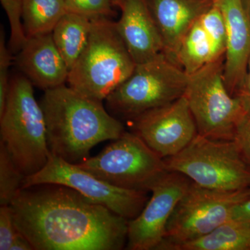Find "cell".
Listing matches in <instances>:
<instances>
[{
	"mask_svg": "<svg viewBox=\"0 0 250 250\" xmlns=\"http://www.w3.org/2000/svg\"><path fill=\"white\" fill-rule=\"evenodd\" d=\"M164 160L167 170L184 174L206 188L236 191L250 188V167L233 141L197 134L183 150Z\"/></svg>",
	"mask_w": 250,
	"mask_h": 250,
	"instance_id": "6",
	"label": "cell"
},
{
	"mask_svg": "<svg viewBox=\"0 0 250 250\" xmlns=\"http://www.w3.org/2000/svg\"><path fill=\"white\" fill-rule=\"evenodd\" d=\"M10 250H34L30 242L19 232L11 245Z\"/></svg>",
	"mask_w": 250,
	"mask_h": 250,
	"instance_id": "30",
	"label": "cell"
},
{
	"mask_svg": "<svg viewBox=\"0 0 250 250\" xmlns=\"http://www.w3.org/2000/svg\"><path fill=\"white\" fill-rule=\"evenodd\" d=\"M77 165L112 185L145 192L151 191L168 171L164 159L138 135L127 131L98 155Z\"/></svg>",
	"mask_w": 250,
	"mask_h": 250,
	"instance_id": "8",
	"label": "cell"
},
{
	"mask_svg": "<svg viewBox=\"0 0 250 250\" xmlns=\"http://www.w3.org/2000/svg\"><path fill=\"white\" fill-rule=\"evenodd\" d=\"M91 27V21L88 18L67 12L52 31L56 47L66 62L69 70L86 47Z\"/></svg>",
	"mask_w": 250,
	"mask_h": 250,
	"instance_id": "17",
	"label": "cell"
},
{
	"mask_svg": "<svg viewBox=\"0 0 250 250\" xmlns=\"http://www.w3.org/2000/svg\"><path fill=\"white\" fill-rule=\"evenodd\" d=\"M91 22L88 44L70 69L67 83L82 95L103 102L132 74L136 63L116 22L108 18Z\"/></svg>",
	"mask_w": 250,
	"mask_h": 250,
	"instance_id": "4",
	"label": "cell"
},
{
	"mask_svg": "<svg viewBox=\"0 0 250 250\" xmlns=\"http://www.w3.org/2000/svg\"><path fill=\"white\" fill-rule=\"evenodd\" d=\"M188 81L183 69L162 52L136 64L132 74L105 100L106 108L116 118L131 120L183 96Z\"/></svg>",
	"mask_w": 250,
	"mask_h": 250,
	"instance_id": "5",
	"label": "cell"
},
{
	"mask_svg": "<svg viewBox=\"0 0 250 250\" xmlns=\"http://www.w3.org/2000/svg\"><path fill=\"white\" fill-rule=\"evenodd\" d=\"M162 38L164 52L177 65V57L184 36L214 0H147Z\"/></svg>",
	"mask_w": 250,
	"mask_h": 250,
	"instance_id": "16",
	"label": "cell"
},
{
	"mask_svg": "<svg viewBox=\"0 0 250 250\" xmlns=\"http://www.w3.org/2000/svg\"><path fill=\"white\" fill-rule=\"evenodd\" d=\"M224 59L222 56L189 76L184 96L198 134L233 141L237 125L250 108L239 97L229 93L224 81Z\"/></svg>",
	"mask_w": 250,
	"mask_h": 250,
	"instance_id": "7",
	"label": "cell"
},
{
	"mask_svg": "<svg viewBox=\"0 0 250 250\" xmlns=\"http://www.w3.org/2000/svg\"><path fill=\"white\" fill-rule=\"evenodd\" d=\"M215 4L226 22L224 81L229 93L236 96L246 80L250 58V18L241 0H215Z\"/></svg>",
	"mask_w": 250,
	"mask_h": 250,
	"instance_id": "13",
	"label": "cell"
},
{
	"mask_svg": "<svg viewBox=\"0 0 250 250\" xmlns=\"http://www.w3.org/2000/svg\"><path fill=\"white\" fill-rule=\"evenodd\" d=\"M40 104L51 154L70 164L86 160L95 146L119 139L125 131L103 101L85 96L68 85L45 90Z\"/></svg>",
	"mask_w": 250,
	"mask_h": 250,
	"instance_id": "2",
	"label": "cell"
},
{
	"mask_svg": "<svg viewBox=\"0 0 250 250\" xmlns=\"http://www.w3.org/2000/svg\"><path fill=\"white\" fill-rule=\"evenodd\" d=\"M199 22L213 45L217 57L225 55L227 41L226 22L218 6L214 3L210 9L202 15Z\"/></svg>",
	"mask_w": 250,
	"mask_h": 250,
	"instance_id": "22",
	"label": "cell"
},
{
	"mask_svg": "<svg viewBox=\"0 0 250 250\" xmlns=\"http://www.w3.org/2000/svg\"><path fill=\"white\" fill-rule=\"evenodd\" d=\"M26 177L0 143V205H11L22 188Z\"/></svg>",
	"mask_w": 250,
	"mask_h": 250,
	"instance_id": "21",
	"label": "cell"
},
{
	"mask_svg": "<svg viewBox=\"0 0 250 250\" xmlns=\"http://www.w3.org/2000/svg\"><path fill=\"white\" fill-rule=\"evenodd\" d=\"M230 220L250 223V198L239 202L233 207Z\"/></svg>",
	"mask_w": 250,
	"mask_h": 250,
	"instance_id": "28",
	"label": "cell"
},
{
	"mask_svg": "<svg viewBox=\"0 0 250 250\" xmlns=\"http://www.w3.org/2000/svg\"><path fill=\"white\" fill-rule=\"evenodd\" d=\"M33 85L23 75L11 78L4 111L0 114V143L26 177L39 172L51 154L45 116Z\"/></svg>",
	"mask_w": 250,
	"mask_h": 250,
	"instance_id": "3",
	"label": "cell"
},
{
	"mask_svg": "<svg viewBox=\"0 0 250 250\" xmlns=\"http://www.w3.org/2000/svg\"><path fill=\"white\" fill-rule=\"evenodd\" d=\"M19 233L15 223L14 213L10 205L0 208V250H10Z\"/></svg>",
	"mask_w": 250,
	"mask_h": 250,
	"instance_id": "26",
	"label": "cell"
},
{
	"mask_svg": "<svg viewBox=\"0 0 250 250\" xmlns=\"http://www.w3.org/2000/svg\"><path fill=\"white\" fill-rule=\"evenodd\" d=\"M233 141L243 160L250 167V108L237 125Z\"/></svg>",
	"mask_w": 250,
	"mask_h": 250,
	"instance_id": "27",
	"label": "cell"
},
{
	"mask_svg": "<svg viewBox=\"0 0 250 250\" xmlns=\"http://www.w3.org/2000/svg\"><path fill=\"white\" fill-rule=\"evenodd\" d=\"M22 22L27 37L52 33L67 13L64 0H22Z\"/></svg>",
	"mask_w": 250,
	"mask_h": 250,
	"instance_id": "20",
	"label": "cell"
},
{
	"mask_svg": "<svg viewBox=\"0 0 250 250\" xmlns=\"http://www.w3.org/2000/svg\"><path fill=\"white\" fill-rule=\"evenodd\" d=\"M67 12L88 18L90 21L108 18L115 15L112 0H64Z\"/></svg>",
	"mask_w": 250,
	"mask_h": 250,
	"instance_id": "23",
	"label": "cell"
},
{
	"mask_svg": "<svg viewBox=\"0 0 250 250\" xmlns=\"http://www.w3.org/2000/svg\"><path fill=\"white\" fill-rule=\"evenodd\" d=\"M113 1V5H114L115 7H120L121 6L122 2H123V0H112Z\"/></svg>",
	"mask_w": 250,
	"mask_h": 250,
	"instance_id": "32",
	"label": "cell"
},
{
	"mask_svg": "<svg viewBox=\"0 0 250 250\" xmlns=\"http://www.w3.org/2000/svg\"><path fill=\"white\" fill-rule=\"evenodd\" d=\"M214 1H215V0H214Z\"/></svg>",
	"mask_w": 250,
	"mask_h": 250,
	"instance_id": "33",
	"label": "cell"
},
{
	"mask_svg": "<svg viewBox=\"0 0 250 250\" xmlns=\"http://www.w3.org/2000/svg\"><path fill=\"white\" fill-rule=\"evenodd\" d=\"M9 18L11 36L9 47L12 53L18 52L25 44L28 37L22 22V0H0Z\"/></svg>",
	"mask_w": 250,
	"mask_h": 250,
	"instance_id": "24",
	"label": "cell"
},
{
	"mask_svg": "<svg viewBox=\"0 0 250 250\" xmlns=\"http://www.w3.org/2000/svg\"><path fill=\"white\" fill-rule=\"evenodd\" d=\"M16 63L33 85L44 91L67 83L70 70L56 47L52 33L28 37L18 52Z\"/></svg>",
	"mask_w": 250,
	"mask_h": 250,
	"instance_id": "14",
	"label": "cell"
},
{
	"mask_svg": "<svg viewBox=\"0 0 250 250\" xmlns=\"http://www.w3.org/2000/svg\"><path fill=\"white\" fill-rule=\"evenodd\" d=\"M12 52L5 41L4 30L0 32V114L4 111L10 87L9 67L12 61Z\"/></svg>",
	"mask_w": 250,
	"mask_h": 250,
	"instance_id": "25",
	"label": "cell"
},
{
	"mask_svg": "<svg viewBox=\"0 0 250 250\" xmlns=\"http://www.w3.org/2000/svg\"><path fill=\"white\" fill-rule=\"evenodd\" d=\"M242 3H243L244 9L246 10L247 14L248 15L250 18V0H241Z\"/></svg>",
	"mask_w": 250,
	"mask_h": 250,
	"instance_id": "31",
	"label": "cell"
},
{
	"mask_svg": "<svg viewBox=\"0 0 250 250\" xmlns=\"http://www.w3.org/2000/svg\"><path fill=\"white\" fill-rule=\"evenodd\" d=\"M218 58L213 45L198 20L182 41L177 52V63L190 76Z\"/></svg>",
	"mask_w": 250,
	"mask_h": 250,
	"instance_id": "19",
	"label": "cell"
},
{
	"mask_svg": "<svg viewBox=\"0 0 250 250\" xmlns=\"http://www.w3.org/2000/svg\"><path fill=\"white\" fill-rule=\"evenodd\" d=\"M191 183L184 174L172 171L158 181L141 213L129 220L128 250H156L165 238L166 227L176 206Z\"/></svg>",
	"mask_w": 250,
	"mask_h": 250,
	"instance_id": "12",
	"label": "cell"
},
{
	"mask_svg": "<svg viewBox=\"0 0 250 250\" xmlns=\"http://www.w3.org/2000/svg\"><path fill=\"white\" fill-rule=\"evenodd\" d=\"M117 29L136 64L164 52L162 38L147 0H123Z\"/></svg>",
	"mask_w": 250,
	"mask_h": 250,
	"instance_id": "15",
	"label": "cell"
},
{
	"mask_svg": "<svg viewBox=\"0 0 250 250\" xmlns=\"http://www.w3.org/2000/svg\"><path fill=\"white\" fill-rule=\"evenodd\" d=\"M249 198L250 188L222 191L192 182L176 206L166 227L165 238L156 250H170L208 234L230 220L235 205Z\"/></svg>",
	"mask_w": 250,
	"mask_h": 250,
	"instance_id": "9",
	"label": "cell"
},
{
	"mask_svg": "<svg viewBox=\"0 0 250 250\" xmlns=\"http://www.w3.org/2000/svg\"><path fill=\"white\" fill-rule=\"evenodd\" d=\"M19 232L34 250H120L129 220L71 188H23L11 204Z\"/></svg>",
	"mask_w": 250,
	"mask_h": 250,
	"instance_id": "1",
	"label": "cell"
},
{
	"mask_svg": "<svg viewBox=\"0 0 250 250\" xmlns=\"http://www.w3.org/2000/svg\"><path fill=\"white\" fill-rule=\"evenodd\" d=\"M236 96L241 98L248 105V107L250 108V58L248 62L246 80L241 89L239 90Z\"/></svg>",
	"mask_w": 250,
	"mask_h": 250,
	"instance_id": "29",
	"label": "cell"
},
{
	"mask_svg": "<svg viewBox=\"0 0 250 250\" xmlns=\"http://www.w3.org/2000/svg\"><path fill=\"white\" fill-rule=\"evenodd\" d=\"M133 131L163 159L178 154L197 136L196 123L186 97L130 120Z\"/></svg>",
	"mask_w": 250,
	"mask_h": 250,
	"instance_id": "11",
	"label": "cell"
},
{
	"mask_svg": "<svg viewBox=\"0 0 250 250\" xmlns=\"http://www.w3.org/2000/svg\"><path fill=\"white\" fill-rule=\"evenodd\" d=\"M45 184L71 188L128 220L136 218L149 200L147 192L112 185L77 164H70L52 154L39 172L26 177L22 188Z\"/></svg>",
	"mask_w": 250,
	"mask_h": 250,
	"instance_id": "10",
	"label": "cell"
},
{
	"mask_svg": "<svg viewBox=\"0 0 250 250\" xmlns=\"http://www.w3.org/2000/svg\"><path fill=\"white\" fill-rule=\"evenodd\" d=\"M170 250H250V223L229 220L208 234Z\"/></svg>",
	"mask_w": 250,
	"mask_h": 250,
	"instance_id": "18",
	"label": "cell"
}]
</instances>
